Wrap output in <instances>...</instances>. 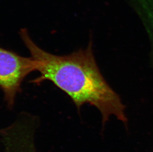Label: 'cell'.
<instances>
[{
	"label": "cell",
	"mask_w": 153,
	"mask_h": 152,
	"mask_svg": "<svg viewBox=\"0 0 153 152\" xmlns=\"http://www.w3.org/2000/svg\"><path fill=\"white\" fill-rule=\"evenodd\" d=\"M19 35L31 57L36 61V71L40 74L32 82L36 84L45 80L52 82L71 98L78 111L86 104L96 108L101 115L103 125L111 116L127 123L125 106L102 74L92 41L85 49L57 55L39 47L26 29H21Z\"/></svg>",
	"instance_id": "cell-1"
},
{
	"label": "cell",
	"mask_w": 153,
	"mask_h": 152,
	"mask_svg": "<svg viewBox=\"0 0 153 152\" xmlns=\"http://www.w3.org/2000/svg\"><path fill=\"white\" fill-rule=\"evenodd\" d=\"M36 68L37 63L32 57L21 56L0 47V89L7 107H13L23 80Z\"/></svg>",
	"instance_id": "cell-2"
}]
</instances>
